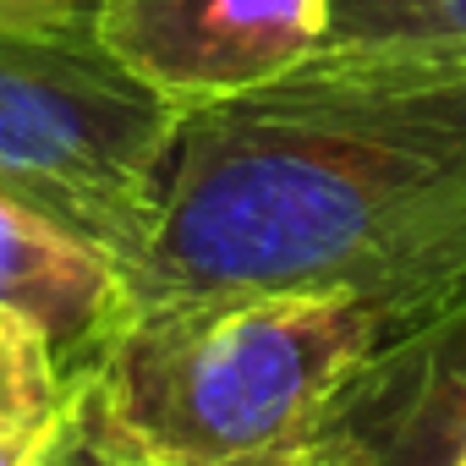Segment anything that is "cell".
Masks as SVG:
<instances>
[{"label":"cell","instance_id":"1","mask_svg":"<svg viewBox=\"0 0 466 466\" xmlns=\"http://www.w3.org/2000/svg\"><path fill=\"white\" fill-rule=\"evenodd\" d=\"M132 308L302 291L390 335L466 291V56L319 50L181 116ZM384 335V340H390Z\"/></svg>","mask_w":466,"mask_h":466},{"label":"cell","instance_id":"2","mask_svg":"<svg viewBox=\"0 0 466 466\" xmlns=\"http://www.w3.org/2000/svg\"><path fill=\"white\" fill-rule=\"evenodd\" d=\"M390 324L351 297L137 302L83 362L176 466H313L346 379Z\"/></svg>","mask_w":466,"mask_h":466},{"label":"cell","instance_id":"3","mask_svg":"<svg viewBox=\"0 0 466 466\" xmlns=\"http://www.w3.org/2000/svg\"><path fill=\"white\" fill-rule=\"evenodd\" d=\"M181 110L99 34H0V176L132 280L154 242Z\"/></svg>","mask_w":466,"mask_h":466},{"label":"cell","instance_id":"4","mask_svg":"<svg viewBox=\"0 0 466 466\" xmlns=\"http://www.w3.org/2000/svg\"><path fill=\"white\" fill-rule=\"evenodd\" d=\"M99 45L181 116L253 94L324 50V0H94Z\"/></svg>","mask_w":466,"mask_h":466},{"label":"cell","instance_id":"5","mask_svg":"<svg viewBox=\"0 0 466 466\" xmlns=\"http://www.w3.org/2000/svg\"><path fill=\"white\" fill-rule=\"evenodd\" d=\"M466 450V291L346 379L313 466H455Z\"/></svg>","mask_w":466,"mask_h":466},{"label":"cell","instance_id":"6","mask_svg":"<svg viewBox=\"0 0 466 466\" xmlns=\"http://www.w3.org/2000/svg\"><path fill=\"white\" fill-rule=\"evenodd\" d=\"M0 313L34 324L66 368H83L132 313V286L94 242L28 203L0 198Z\"/></svg>","mask_w":466,"mask_h":466},{"label":"cell","instance_id":"7","mask_svg":"<svg viewBox=\"0 0 466 466\" xmlns=\"http://www.w3.org/2000/svg\"><path fill=\"white\" fill-rule=\"evenodd\" d=\"M324 50L466 56V0H324Z\"/></svg>","mask_w":466,"mask_h":466},{"label":"cell","instance_id":"8","mask_svg":"<svg viewBox=\"0 0 466 466\" xmlns=\"http://www.w3.org/2000/svg\"><path fill=\"white\" fill-rule=\"evenodd\" d=\"M39 466H176V461L121 417L94 368H77Z\"/></svg>","mask_w":466,"mask_h":466},{"label":"cell","instance_id":"9","mask_svg":"<svg viewBox=\"0 0 466 466\" xmlns=\"http://www.w3.org/2000/svg\"><path fill=\"white\" fill-rule=\"evenodd\" d=\"M72 373L77 368H66L34 324L0 313V433L56 422L72 395Z\"/></svg>","mask_w":466,"mask_h":466},{"label":"cell","instance_id":"10","mask_svg":"<svg viewBox=\"0 0 466 466\" xmlns=\"http://www.w3.org/2000/svg\"><path fill=\"white\" fill-rule=\"evenodd\" d=\"M0 34H94V0H0Z\"/></svg>","mask_w":466,"mask_h":466},{"label":"cell","instance_id":"11","mask_svg":"<svg viewBox=\"0 0 466 466\" xmlns=\"http://www.w3.org/2000/svg\"><path fill=\"white\" fill-rule=\"evenodd\" d=\"M50 433H56V422H45V428H17V433H0V466H39V455H45Z\"/></svg>","mask_w":466,"mask_h":466},{"label":"cell","instance_id":"12","mask_svg":"<svg viewBox=\"0 0 466 466\" xmlns=\"http://www.w3.org/2000/svg\"><path fill=\"white\" fill-rule=\"evenodd\" d=\"M455 466H466V450H461V455H455Z\"/></svg>","mask_w":466,"mask_h":466}]
</instances>
